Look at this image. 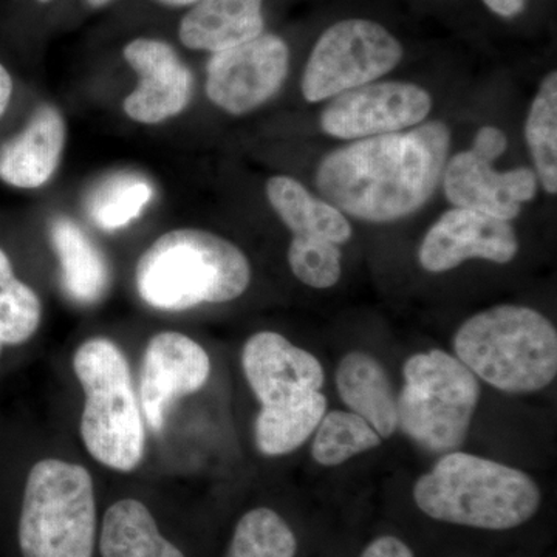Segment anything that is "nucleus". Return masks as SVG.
Instances as JSON below:
<instances>
[{
    "instance_id": "14",
    "label": "nucleus",
    "mask_w": 557,
    "mask_h": 557,
    "mask_svg": "<svg viewBox=\"0 0 557 557\" xmlns=\"http://www.w3.org/2000/svg\"><path fill=\"white\" fill-rule=\"evenodd\" d=\"M139 83L124 100V112L143 124H159L188 108L193 97V73L166 40L137 38L123 49Z\"/></svg>"
},
{
    "instance_id": "2",
    "label": "nucleus",
    "mask_w": 557,
    "mask_h": 557,
    "mask_svg": "<svg viewBox=\"0 0 557 557\" xmlns=\"http://www.w3.org/2000/svg\"><path fill=\"white\" fill-rule=\"evenodd\" d=\"M249 282L251 267L237 245L194 228L160 236L135 270L139 298L161 311L230 302L247 292Z\"/></svg>"
},
{
    "instance_id": "7",
    "label": "nucleus",
    "mask_w": 557,
    "mask_h": 557,
    "mask_svg": "<svg viewBox=\"0 0 557 557\" xmlns=\"http://www.w3.org/2000/svg\"><path fill=\"white\" fill-rule=\"evenodd\" d=\"M403 376L398 428L431 453L460 448L479 405L478 376L460 359L438 348L410 357Z\"/></svg>"
},
{
    "instance_id": "27",
    "label": "nucleus",
    "mask_w": 557,
    "mask_h": 557,
    "mask_svg": "<svg viewBox=\"0 0 557 557\" xmlns=\"http://www.w3.org/2000/svg\"><path fill=\"white\" fill-rule=\"evenodd\" d=\"M295 533L276 511L256 508L242 516L226 557H295Z\"/></svg>"
},
{
    "instance_id": "18",
    "label": "nucleus",
    "mask_w": 557,
    "mask_h": 557,
    "mask_svg": "<svg viewBox=\"0 0 557 557\" xmlns=\"http://www.w3.org/2000/svg\"><path fill=\"white\" fill-rule=\"evenodd\" d=\"M336 387L350 412L364 418L381 438L395 434L397 397L379 359L364 351H350L341 359L336 370Z\"/></svg>"
},
{
    "instance_id": "29",
    "label": "nucleus",
    "mask_w": 557,
    "mask_h": 557,
    "mask_svg": "<svg viewBox=\"0 0 557 557\" xmlns=\"http://www.w3.org/2000/svg\"><path fill=\"white\" fill-rule=\"evenodd\" d=\"M507 145L504 132L494 126H485L475 134L471 150L480 159L494 161L507 150Z\"/></svg>"
},
{
    "instance_id": "21",
    "label": "nucleus",
    "mask_w": 557,
    "mask_h": 557,
    "mask_svg": "<svg viewBox=\"0 0 557 557\" xmlns=\"http://www.w3.org/2000/svg\"><path fill=\"white\" fill-rule=\"evenodd\" d=\"M102 557H186L160 533L148 507L123 498L106 511L100 533Z\"/></svg>"
},
{
    "instance_id": "30",
    "label": "nucleus",
    "mask_w": 557,
    "mask_h": 557,
    "mask_svg": "<svg viewBox=\"0 0 557 557\" xmlns=\"http://www.w3.org/2000/svg\"><path fill=\"white\" fill-rule=\"evenodd\" d=\"M361 557H416L412 549L394 536H381L370 542Z\"/></svg>"
},
{
    "instance_id": "26",
    "label": "nucleus",
    "mask_w": 557,
    "mask_h": 557,
    "mask_svg": "<svg viewBox=\"0 0 557 557\" xmlns=\"http://www.w3.org/2000/svg\"><path fill=\"white\" fill-rule=\"evenodd\" d=\"M42 306L30 285L14 274L7 252L0 248V338L3 346H22L38 332Z\"/></svg>"
},
{
    "instance_id": "24",
    "label": "nucleus",
    "mask_w": 557,
    "mask_h": 557,
    "mask_svg": "<svg viewBox=\"0 0 557 557\" xmlns=\"http://www.w3.org/2000/svg\"><path fill=\"white\" fill-rule=\"evenodd\" d=\"M525 137L536 164L537 180L548 194L557 193V75L542 81L530 113Z\"/></svg>"
},
{
    "instance_id": "36",
    "label": "nucleus",
    "mask_w": 557,
    "mask_h": 557,
    "mask_svg": "<svg viewBox=\"0 0 557 557\" xmlns=\"http://www.w3.org/2000/svg\"><path fill=\"white\" fill-rule=\"evenodd\" d=\"M3 347H5V346H3L2 338H0V355H2V348Z\"/></svg>"
},
{
    "instance_id": "8",
    "label": "nucleus",
    "mask_w": 557,
    "mask_h": 557,
    "mask_svg": "<svg viewBox=\"0 0 557 557\" xmlns=\"http://www.w3.org/2000/svg\"><path fill=\"white\" fill-rule=\"evenodd\" d=\"M401 58V44L379 22H336L311 50L302 76L304 98L332 100L343 91L375 83L397 67Z\"/></svg>"
},
{
    "instance_id": "10",
    "label": "nucleus",
    "mask_w": 557,
    "mask_h": 557,
    "mask_svg": "<svg viewBox=\"0 0 557 557\" xmlns=\"http://www.w3.org/2000/svg\"><path fill=\"white\" fill-rule=\"evenodd\" d=\"M431 108V95L417 84L369 83L333 97L322 112L321 127L336 138L379 137L417 126Z\"/></svg>"
},
{
    "instance_id": "31",
    "label": "nucleus",
    "mask_w": 557,
    "mask_h": 557,
    "mask_svg": "<svg viewBox=\"0 0 557 557\" xmlns=\"http://www.w3.org/2000/svg\"><path fill=\"white\" fill-rule=\"evenodd\" d=\"M485 5L502 17H515L522 13L527 7V0H483Z\"/></svg>"
},
{
    "instance_id": "3",
    "label": "nucleus",
    "mask_w": 557,
    "mask_h": 557,
    "mask_svg": "<svg viewBox=\"0 0 557 557\" xmlns=\"http://www.w3.org/2000/svg\"><path fill=\"white\" fill-rule=\"evenodd\" d=\"M413 500L440 522L502 531L536 515L541 490L518 468L454 450L417 480Z\"/></svg>"
},
{
    "instance_id": "4",
    "label": "nucleus",
    "mask_w": 557,
    "mask_h": 557,
    "mask_svg": "<svg viewBox=\"0 0 557 557\" xmlns=\"http://www.w3.org/2000/svg\"><path fill=\"white\" fill-rule=\"evenodd\" d=\"M454 350L475 376L508 394L537 392L556 379V327L530 307L480 311L457 330Z\"/></svg>"
},
{
    "instance_id": "5",
    "label": "nucleus",
    "mask_w": 557,
    "mask_h": 557,
    "mask_svg": "<svg viewBox=\"0 0 557 557\" xmlns=\"http://www.w3.org/2000/svg\"><path fill=\"white\" fill-rule=\"evenodd\" d=\"M73 369L86 395L79 429L87 453L113 471H134L146 432L123 350L108 338L87 339L76 348Z\"/></svg>"
},
{
    "instance_id": "15",
    "label": "nucleus",
    "mask_w": 557,
    "mask_h": 557,
    "mask_svg": "<svg viewBox=\"0 0 557 557\" xmlns=\"http://www.w3.org/2000/svg\"><path fill=\"white\" fill-rule=\"evenodd\" d=\"M443 188L456 208L474 209L493 218H518L522 203L536 197V172L528 168L497 172L493 161L480 159L472 150L457 153L443 171Z\"/></svg>"
},
{
    "instance_id": "32",
    "label": "nucleus",
    "mask_w": 557,
    "mask_h": 557,
    "mask_svg": "<svg viewBox=\"0 0 557 557\" xmlns=\"http://www.w3.org/2000/svg\"><path fill=\"white\" fill-rule=\"evenodd\" d=\"M11 94H13V79H11L9 70L0 64V116L9 108Z\"/></svg>"
},
{
    "instance_id": "34",
    "label": "nucleus",
    "mask_w": 557,
    "mask_h": 557,
    "mask_svg": "<svg viewBox=\"0 0 557 557\" xmlns=\"http://www.w3.org/2000/svg\"><path fill=\"white\" fill-rule=\"evenodd\" d=\"M84 2H86V5L91 10H101L108 7L109 3H112L113 0H84Z\"/></svg>"
},
{
    "instance_id": "12",
    "label": "nucleus",
    "mask_w": 557,
    "mask_h": 557,
    "mask_svg": "<svg viewBox=\"0 0 557 557\" xmlns=\"http://www.w3.org/2000/svg\"><path fill=\"white\" fill-rule=\"evenodd\" d=\"M209 373L211 359L207 350L189 336L161 332L150 338L139 376V406L148 426L160 434L172 405L199 392Z\"/></svg>"
},
{
    "instance_id": "11",
    "label": "nucleus",
    "mask_w": 557,
    "mask_h": 557,
    "mask_svg": "<svg viewBox=\"0 0 557 557\" xmlns=\"http://www.w3.org/2000/svg\"><path fill=\"white\" fill-rule=\"evenodd\" d=\"M242 368L263 413L298 408L324 384L318 358L274 332L256 333L245 343Z\"/></svg>"
},
{
    "instance_id": "19",
    "label": "nucleus",
    "mask_w": 557,
    "mask_h": 557,
    "mask_svg": "<svg viewBox=\"0 0 557 557\" xmlns=\"http://www.w3.org/2000/svg\"><path fill=\"white\" fill-rule=\"evenodd\" d=\"M50 240L60 259L62 285L69 298L81 306L100 302L110 285L109 263L100 248L64 215L51 220Z\"/></svg>"
},
{
    "instance_id": "13",
    "label": "nucleus",
    "mask_w": 557,
    "mask_h": 557,
    "mask_svg": "<svg viewBox=\"0 0 557 557\" xmlns=\"http://www.w3.org/2000/svg\"><path fill=\"white\" fill-rule=\"evenodd\" d=\"M518 251L516 231L507 220L474 209L454 208L428 231L418 260L429 273H445L469 259L508 263Z\"/></svg>"
},
{
    "instance_id": "9",
    "label": "nucleus",
    "mask_w": 557,
    "mask_h": 557,
    "mask_svg": "<svg viewBox=\"0 0 557 557\" xmlns=\"http://www.w3.org/2000/svg\"><path fill=\"white\" fill-rule=\"evenodd\" d=\"M289 50L276 35L212 53L207 65L209 100L231 115H245L271 100L287 78Z\"/></svg>"
},
{
    "instance_id": "6",
    "label": "nucleus",
    "mask_w": 557,
    "mask_h": 557,
    "mask_svg": "<svg viewBox=\"0 0 557 557\" xmlns=\"http://www.w3.org/2000/svg\"><path fill=\"white\" fill-rule=\"evenodd\" d=\"M97 500L86 468L44 458L28 471L17 544L22 557H94Z\"/></svg>"
},
{
    "instance_id": "17",
    "label": "nucleus",
    "mask_w": 557,
    "mask_h": 557,
    "mask_svg": "<svg viewBox=\"0 0 557 557\" xmlns=\"http://www.w3.org/2000/svg\"><path fill=\"white\" fill-rule=\"evenodd\" d=\"M265 30L263 0H197L178 25L186 49L218 51L240 46Z\"/></svg>"
},
{
    "instance_id": "35",
    "label": "nucleus",
    "mask_w": 557,
    "mask_h": 557,
    "mask_svg": "<svg viewBox=\"0 0 557 557\" xmlns=\"http://www.w3.org/2000/svg\"><path fill=\"white\" fill-rule=\"evenodd\" d=\"M36 2L40 3V5H49L53 0H36Z\"/></svg>"
},
{
    "instance_id": "28",
    "label": "nucleus",
    "mask_w": 557,
    "mask_h": 557,
    "mask_svg": "<svg viewBox=\"0 0 557 557\" xmlns=\"http://www.w3.org/2000/svg\"><path fill=\"white\" fill-rule=\"evenodd\" d=\"M341 259L339 245L322 237L296 234L289 244V269L307 287L332 288L341 277Z\"/></svg>"
},
{
    "instance_id": "1",
    "label": "nucleus",
    "mask_w": 557,
    "mask_h": 557,
    "mask_svg": "<svg viewBox=\"0 0 557 557\" xmlns=\"http://www.w3.org/2000/svg\"><path fill=\"white\" fill-rule=\"evenodd\" d=\"M449 148V127L431 121L333 150L319 163L314 182L324 200L343 214L394 222L413 214L434 196Z\"/></svg>"
},
{
    "instance_id": "16",
    "label": "nucleus",
    "mask_w": 557,
    "mask_h": 557,
    "mask_svg": "<svg viewBox=\"0 0 557 557\" xmlns=\"http://www.w3.org/2000/svg\"><path fill=\"white\" fill-rule=\"evenodd\" d=\"M64 146L65 123L60 110L40 106L25 129L0 148V180L14 188H40L60 166Z\"/></svg>"
},
{
    "instance_id": "33",
    "label": "nucleus",
    "mask_w": 557,
    "mask_h": 557,
    "mask_svg": "<svg viewBox=\"0 0 557 557\" xmlns=\"http://www.w3.org/2000/svg\"><path fill=\"white\" fill-rule=\"evenodd\" d=\"M156 2L170 9H189L197 0H156Z\"/></svg>"
},
{
    "instance_id": "25",
    "label": "nucleus",
    "mask_w": 557,
    "mask_h": 557,
    "mask_svg": "<svg viewBox=\"0 0 557 557\" xmlns=\"http://www.w3.org/2000/svg\"><path fill=\"white\" fill-rule=\"evenodd\" d=\"M381 440L364 418L346 410H332L319 423L311 457L322 467H338L358 454L379 448Z\"/></svg>"
},
{
    "instance_id": "23",
    "label": "nucleus",
    "mask_w": 557,
    "mask_h": 557,
    "mask_svg": "<svg viewBox=\"0 0 557 557\" xmlns=\"http://www.w3.org/2000/svg\"><path fill=\"white\" fill-rule=\"evenodd\" d=\"M327 409V399L321 392L299 408L284 412H259L255 424L256 445L265 456H285L302 446L317 431Z\"/></svg>"
},
{
    "instance_id": "22",
    "label": "nucleus",
    "mask_w": 557,
    "mask_h": 557,
    "mask_svg": "<svg viewBox=\"0 0 557 557\" xmlns=\"http://www.w3.org/2000/svg\"><path fill=\"white\" fill-rule=\"evenodd\" d=\"M153 199V188L138 174L110 175L87 197V212L98 228L116 231L131 225Z\"/></svg>"
},
{
    "instance_id": "20",
    "label": "nucleus",
    "mask_w": 557,
    "mask_h": 557,
    "mask_svg": "<svg viewBox=\"0 0 557 557\" xmlns=\"http://www.w3.org/2000/svg\"><path fill=\"white\" fill-rule=\"evenodd\" d=\"M267 197L282 222L299 236L322 237L346 244L351 226L343 212L325 200L311 196L298 180L276 175L267 182Z\"/></svg>"
}]
</instances>
